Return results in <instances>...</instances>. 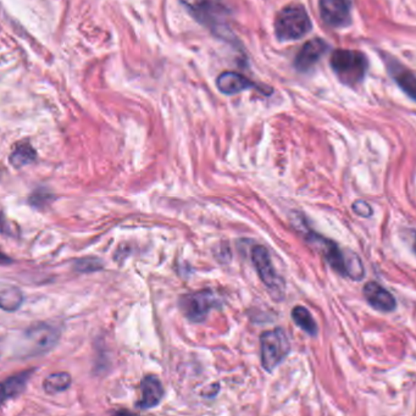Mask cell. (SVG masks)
<instances>
[{
    "label": "cell",
    "mask_w": 416,
    "mask_h": 416,
    "mask_svg": "<svg viewBox=\"0 0 416 416\" xmlns=\"http://www.w3.org/2000/svg\"><path fill=\"white\" fill-rule=\"evenodd\" d=\"M305 221L306 220L304 216L300 213H295V218H292V223L295 225V229L303 234L305 241L325 258L327 264L336 272L354 281H361L365 277L364 265L356 254L352 253L350 250H343L333 241L316 234Z\"/></svg>",
    "instance_id": "cell-1"
},
{
    "label": "cell",
    "mask_w": 416,
    "mask_h": 416,
    "mask_svg": "<svg viewBox=\"0 0 416 416\" xmlns=\"http://www.w3.org/2000/svg\"><path fill=\"white\" fill-rule=\"evenodd\" d=\"M200 25L226 38L229 33V9L223 0H180Z\"/></svg>",
    "instance_id": "cell-2"
},
{
    "label": "cell",
    "mask_w": 416,
    "mask_h": 416,
    "mask_svg": "<svg viewBox=\"0 0 416 416\" xmlns=\"http://www.w3.org/2000/svg\"><path fill=\"white\" fill-rule=\"evenodd\" d=\"M331 67L343 85L356 86L365 78L367 58L361 51L338 49L331 55Z\"/></svg>",
    "instance_id": "cell-3"
},
{
    "label": "cell",
    "mask_w": 416,
    "mask_h": 416,
    "mask_svg": "<svg viewBox=\"0 0 416 416\" xmlns=\"http://www.w3.org/2000/svg\"><path fill=\"white\" fill-rule=\"evenodd\" d=\"M311 20L302 6H288L279 11L275 20V33L281 42L298 41L311 30Z\"/></svg>",
    "instance_id": "cell-4"
},
{
    "label": "cell",
    "mask_w": 416,
    "mask_h": 416,
    "mask_svg": "<svg viewBox=\"0 0 416 416\" xmlns=\"http://www.w3.org/2000/svg\"><path fill=\"white\" fill-rule=\"evenodd\" d=\"M291 352L290 340L282 329L265 331L260 336V356L265 370L274 371Z\"/></svg>",
    "instance_id": "cell-5"
},
{
    "label": "cell",
    "mask_w": 416,
    "mask_h": 416,
    "mask_svg": "<svg viewBox=\"0 0 416 416\" xmlns=\"http://www.w3.org/2000/svg\"><path fill=\"white\" fill-rule=\"evenodd\" d=\"M60 332L51 325L41 322L32 326L26 331L22 349L25 350V356H38L51 349L59 340Z\"/></svg>",
    "instance_id": "cell-6"
},
{
    "label": "cell",
    "mask_w": 416,
    "mask_h": 416,
    "mask_svg": "<svg viewBox=\"0 0 416 416\" xmlns=\"http://www.w3.org/2000/svg\"><path fill=\"white\" fill-rule=\"evenodd\" d=\"M252 260L263 284L271 291L276 300H282L284 295V279L276 274L274 265L270 258L269 250L263 245L254 247L252 250Z\"/></svg>",
    "instance_id": "cell-7"
},
{
    "label": "cell",
    "mask_w": 416,
    "mask_h": 416,
    "mask_svg": "<svg viewBox=\"0 0 416 416\" xmlns=\"http://www.w3.org/2000/svg\"><path fill=\"white\" fill-rule=\"evenodd\" d=\"M215 304H216L215 295L210 291H200L191 295H183L182 300L180 302L181 309L187 316V319L194 322L203 321Z\"/></svg>",
    "instance_id": "cell-8"
},
{
    "label": "cell",
    "mask_w": 416,
    "mask_h": 416,
    "mask_svg": "<svg viewBox=\"0 0 416 416\" xmlns=\"http://www.w3.org/2000/svg\"><path fill=\"white\" fill-rule=\"evenodd\" d=\"M320 15L330 27H345L350 21L348 0H320Z\"/></svg>",
    "instance_id": "cell-9"
},
{
    "label": "cell",
    "mask_w": 416,
    "mask_h": 416,
    "mask_svg": "<svg viewBox=\"0 0 416 416\" xmlns=\"http://www.w3.org/2000/svg\"><path fill=\"white\" fill-rule=\"evenodd\" d=\"M329 44L321 38L306 42L295 56V67L300 72H308L325 55Z\"/></svg>",
    "instance_id": "cell-10"
},
{
    "label": "cell",
    "mask_w": 416,
    "mask_h": 416,
    "mask_svg": "<svg viewBox=\"0 0 416 416\" xmlns=\"http://www.w3.org/2000/svg\"><path fill=\"white\" fill-rule=\"evenodd\" d=\"M387 70L401 91L416 102V75L396 59L386 60Z\"/></svg>",
    "instance_id": "cell-11"
},
{
    "label": "cell",
    "mask_w": 416,
    "mask_h": 416,
    "mask_svg": "<svg viewBox=\"0 0 416 416\" xmlns=\"http://www.w3.org/2000/svg\"><path fill=\"white\" fill-rule=\"evenodd\" d=\"M364 295H365L367 303L375 308L376 310L385 311V313H391L396 309V298L393 297L390 291H387L385 287H382L377 282H367L364 286Z\"/></svg>",
    "instance_id": "cell-12"
},
{
    "label": "cell",
    "mask_w": 416,
    "mask_h": 416,
    "mask_svg": "<svg viewBox=\"0 0 416 416\" xmlns=\"http://www.w3.org/2000/svg\"><path fill=\"white\" fill-rule=\"evenodd\" d=\"M216 87L223 94L234 96L241 92L247 91L249 88H255L257 85L239 72L226 71L218 77Z\"/></svg>",
    "instance_id": "cell-13"
},
{
    "label": "cell",
    "mask_w": 416,
    "mask_h": 416,
    "mask_svg": "<svg viewBox=\"0 0 416 416\" xmlns=\"http://www.w3.org/2000/svg\"><path fill=\"white\" fill-rule=\"evenodd\" d=\"M141 391H142V398L137 403L139 409L154 408L163 399V385L155 376H146L143 379Z\"/></svg>",
    "instance_id": "cell-14"
},
{
    "label": "cell",
    "mask_w": 416,
    "mask_h": 416,
    "mask_svg": "<svg viewBox=\"0 0 416 416\" xmlns=\"http://www.w3.org/2000/svg\"><path fill=\"white\" fill-rule=\"evenodd\" d=\"M33 371H25L21 372L19 375L11 376L6 379L3 385H1V399L3 401L6 399H11L21 395L26 388L27 382L30 380L31 375Z\"/></svg>",
    "instance_id": "cell-15"
},
{
    "label": "cell",
    "mask_w": 416,
    "mask_h": 416,
    "mask_svg": "<svg viewBox=\"0 0 416 416\" xmlns=\"http://www.w3.org/2000/svg\"><path fill=\"white\" fill-rule=\"evenodd\" d=\"M292 319L295 321V325L300 326V329L308 335H318V324L315 322L314 318L310 314L309 310L304 306L302 305L295 306L292 310Z\"/></svg>",
    "instance_id": "cell-16"
},
{
    "label": "cell",
    "mask_w": 416,
    "mask_h": 416,
    "mask_svg": "<svg viewBox=\"0 0 416 416\" xmlns=\"http://www.w3.org/2000/svg\"><path fill=\"white\" fill-rule=\"evenodd\" d=\"M71 386V376L67 372H56L46 377L43 382V388L48 395H56L67 391Z\"/></svg>",
    "instance_id": "cell-17"
},
{
    "label": "cell",
    "mask_w": 416,
    "mask_h": 416,
    "mask_svg": "<svg viewBox=\"0 0 416 416\" xmlns=\"http://www.w3.org/2000/svg\"><path fill=\"white\" fill-rule=\"evenodd\" d=\"M36 150L28 143H22L17 146L15 150L10 155V163L15 168H22L25 165L35 162Z\"/></svg>",
    "instance_id": "cell-18"
},
{
    "label": "cell",
    "mask_w": 416,
    "mask_h": 416,
    "mask_svg": "<svg viewBox=\"0 0 416 416\" xmlns=\"http://www.w3.org/2000/svg\"><path fill=\"white\" fill-rule=\"evenodd\" d=\"M0 300H1V308L3 309L8 310V311H14L22 303V293L16 287L3 286L1 292H0Z\"/></svg>",
    "instance_id": "cell-19"
},
{
    "label": "cell",
    "mask_w": 416,
    "mask_h": 416,
    "mask_svg": "<svg viewBox=\"0 0 416 416\" xmlns=\"http://www.w3.org/2000/svg\"><path fill=\"white\" fill-rule=\"evenodd\" d=\"M353 210H354L356 215H359L361 218H370L372 213H374L370 204L365 202V200H356V202H354Z\"/></svg>",
    "instance_id": "cell-20"
},
{
    "label": "cell",
    "mask_w": 416,
    "mask_h": 416,
    "mask_svg": "<svg viewBox=\"0 0 416 416\" xmlns=\"http://www.w3.org/2000/svg\"><path fill=\"white\" fill-rule=\"evenodd\" d=\"M99 268V259H81L77 261L78 271H96Z\"/></svg>",
    "instance_id": "cell-21"
},
{
    "label": "cell",
    "mask_w": 416,
    "mask_h": 416,
    "mask_svg": "<svg viewBox=\"0 0 416 416\" xmlns=\"http://www.w3.org/2000/svg\"><path fill=\"white\" fill-rule=\"evenodd\" d=\"M411 248L413 252L416 254V231L413 232V239H411Z\"/></svg>",
    "instance_id": "cell-22"
}]
</instances>
